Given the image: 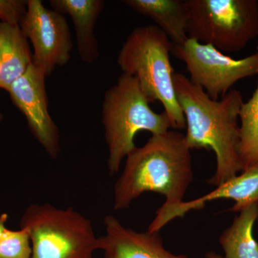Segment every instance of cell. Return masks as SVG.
Returning a JSON list of instances; mask_svg holds the SVG:
<instances>
[{
    "label": "cell",
    "instance_id": "cell-3",
    "mask_svg": "<svg viewBox=\"0 0 258 258\" xmlns=\"http://www.w3.org/2000/svg\"><path fill=\"white\" fill-rule=\"evenodd\" d=\"M172 49V42L157 25L139 27L127 37L117 62L123 74L137 80L150 102H160L171 128L183 129L186 120L176 99L170 61Z\"/></svg>",
    "mask_w": 258,
    "mask_h": 258
},
{
    "label": "cell",
    "instance_id": "cell-2",
    "mask_svg": "<svg viewBox=\"0 0 258 258\" xmlns=\"http://www.w3.org/2000/svg\"><path fill=\"white\" fill-rule=\"evenodd\" d=\"M193 180L191 149L176 131L152 135L143 147L126 157L113 189V208L125 210L147 191L164 195L163 207L184 201Z\"/></svg>",
    "mask_w": 258,
    "mask_h": 258
},
{
    "label": "cell",
    "instance_id": "cell-21",
    "mask_svg": "<svg viewBox=\"0 0 258 258\" xmlns=\"http://www.w3.org/2000/svg\"><path fill=\"white\" fill-rule=\"evenodd\" d=\"M3 115L1 113H0V122H1V120H3Z\"/></svg>",
    "mask_w": 258,
    "mask_h": 258
},
{
    "label": "cell",
    "instance_id": "cell-10",
    "mask_svg": "<svg viewBox=\"0 0 258 258\" xmlns=\"http://www.w3.org/2000/svg\"><path fill=\"white\" fill-rule=\"evenodd\" d=\"M232 200L235 205L229 210L239 212L258 203V164L242 171L240 175L219 185L213 191L191 201L181 202L173 206H161L149 226V232H159L171 221L183 217L191 210H202L206 203L217 200Z\"/></svg>",
    "mask_w": 258,
    "mask_h": 258
},
{
    "label": "cell",
    "instance_id": "cell-4",
    "mask_svg": "<svg viewBox=\"0 0 258 258\" xmlns=\"http://www.w3.org/2000/svg\"><path fill=\"white\" fill-rule=\"evenodd\" d=\"M137 80L122 74L114 86L105 93L102 120L108 149V169L111 175L119 171L122 161L137 148L135 136L147 131L152 135L171 128L165 112L156 113Z\"/></svg>",
    "mask_w": 258,
    "mask_h": 258
},
{
    "label": "cell",
    "instance_id": "cell-6",
    "mask_svg": "<svg viewBox=\"0 0 258 258\" xmlns=\"http://www.w3.org/2000/svg\"><path fill=\"white\" fill-rule=\"evenodd\" d=\"M188 38L235 52L258 37L257 0H185Z\"/></svg>",
    "mask_w": 258,
    "mask_h": 258
},
{
    "label": "cell",
    "instance_id": "cell-18",
    "mask_svg": "<svg viewBox=\"0 0 258 258\" xmlns=\"http://www.w3.org/2000/svg\"><path fill=\"white\" fill-rule=\"evenodd\" d=\"M27 2L22 0H0V22L20 24L26 13Z\"/></svg>",
    "mask_w": 258,
    "mask_h": 258
},
{
    "label": "cell",
    "instance_id": "cell-16",
    "mask_svg": "<svg viewBox=\"0 0 258 258\" xmlns=\"http://www.w3.org/2000/svg\"><path fill=\"white\" fill-rule=\"evenodd\" d=\"M239 120L238 154L243 171L258 164V82L252 97L241 107Z\"/></svg>",
    "mask_w": 258,
    "mask_h": 258
},
{
    "label": "cell",
    "instance_id": "cell-14",
    "mask_svg": "<svg viewBox=\"0 0 258 258\" xmlns=\"http://www.w3.org/2000/svg\"><path fill=\"white\" fill-rule=\"evenodd\" d=\"M122 3L154 20L173 45H182L188 40L185 0H124Z\"/></svg>",
    "mask_w": 258,
    "mask_h": 258
},
{
    "label": "cell",
    "instance_id": "cell-17",
    "mask_svg": "<svg viewBox=\"0 0 258 258\" xmlns=\"http://www.w3.org/2000/svg\"><path fill=\"white\" fill-rule=\"evenodd\" d=\"M28 231L7 230L0 241V258H31L32 247Z\"/></svg>",
    "mask_w": 258,
    "mask_h": 258
},
{
    "label": "cell",
    "instance_id": "cell-20",
    "mask_svg": "<svg viewBox=\"0 0 258 258\" xmlns=\"http://www.w3.org/2000/svg\"><path fill=\"white\" fill-rule=\"evenodd\" d=\"M205 258H225L220 254L216 253L214 251H210L205 254Z\"/></svg>",
    "mask_w": 258,
    "mask_h": 258
},
{
    "label": "cell",
    "instance_id": "cell-7",
    "mask_svg": "<svg viewBox=\"0 0 258 258\" xmlns=\"http://www.w3.org/2000/svg\"><path fill=\"white\" fill-rule=\"evenodd\" d=\"M183 61L190 81L203 88L212 100L225 96L240 80L258 75V51L242 59H234L208 44L188 38L171 51Z\"/></svg>",
    "mask_w": 258,
    "mask_h": 258
},
{
    "label": "cell",
    "instance_id": "cell-13",
    "mask_svg": "<svg viewBox=\"0 0 258 258\" xmlns=\"http://www.w3.org/2000/svg\"><path fill=\"white\" fill-rule=\"evenodd\" d=\"M32 62L28 38L20 25L0 22V88L8 91Z\"/></svg>",
    "mask_w": 258,
    "mask_h": 258
},
{
    "label": "cell",
    "instance_id": "cell-5",
    "mask_svg": "<svg viewBox=\"0 0 258 258\" xmlns=\"http://www.w3.org/2000/svg\"><path fill=\"white\" fill-rule=\"evenodd\" d=\"M20 225L30 235L31 258H92L99 249L92 222L72 208L30 205Z\"/></svg>",
    "mask_w": 258,
    "mask_h": 258
},
{
    "label": "cell",
    "instance_id": "cell-1",
    "mask_svg": "<svg viewBox=\"0 0 258 258\" xmlns=\"http://www.w3.org/2000/svg\"><path fill=\"white\" fill-rule=\"evenodd\" d=\"M174 85L186 120V144L191 150L212 149L216 157V171L208 182L217 186L235 177L242 171L238 154L242 93L231 89L221 99L212 100L181 73H174Z\"/></svg>",
    "mask_w": 258,
    "mask_h": 258
},
{
    "label": "cell",
    "instance_id": "cell-12",
    "mask_svg": "<svg viewBox=\"0 0 258 258\" xmlns=\"http://www.w3.org/2000/svg\"><path fill=\"white\" fill-rule=\"evenodd\" d=\"M52 10L72 18L76 32L80 57L93 63L99 57L98 41L94 34L97 20L105 8L103 0H51Z\"/></svg>",
    "mask_w": 258,
    "mask_h": 258
},
{
    "label": "cell",
    "instance_id": "cell-11",
    "mask_svg": "<svg viewBox=\"0 0 258 258\" xmlns=\"http://www.w3.org/2000/svg\"><path fill=\"white\" fill-rule=\"evenodd\" d=\"M104 224L106 235L98 237V243L105 258H189L167 250L159 232H137L111 215L106 217Z\"/></svg>",
    "mask_w": 258,
    "mask_h": 258
},
{
    "label": "cell",
    "instance_id": "cell-22",
    "mask_svg": "<svg viewBox=\"0 0 258 258\" xmlns=\"http://www.w3.org/2000/svg\"><path fill=\"white\" fill-rule=\"evenodd\" d=\"M257 220H258V217H257Z\"/></svg>",
    "mask_w": 258,
    "mask_h": 258
},
{
    "label": "cell",
    "instance_id": "cell-8",
    "mask_svg": "<svg viewBox=\"0 0 258 258\" xmlns=\"http://www.w3.org/2000/svg\"><path fill=\"white\" fill-rule=\"evenodd\" d=\"M19 25L33 46V64L46 76L69 62L73 42L63 15L45 8L41 0H28Z\"/></svg>",
    "mask_w": 258,
    "mask_h": 258
},
{
    "label": "cell",
    "instance_id": "cell-15",
    "mask_svg": "<svg viewBox=\"0 0 258 258\" xmlns=\"http://www.w3.org/2000/svg\"><path fill=\"white\" fill-rule=\"evenodd\" d=\"M257 217L258 203L249 205L222 232L219 242L225 258H258V243L253 236Z\"/></svg>",
    "mask_w": 258,
    "mask_h": 258
},
{
    "label": "cell",
    "instance_id": "cell-9",
    "mask_svg": "<svg viewBox=\"0 0 258 258\" xmlns=\"http://www.w3.org/2000/svg\"><path fill=\"white\" fill-rule=\"evenodd\" d=\"M46 75L32 64L11 85L8 92L15 106L23 113L29 128L49 156L56 159L60 152V133L48 111Z\"/></svg>",
    "mask_w": 258,
    "mask_h": 258
},
{
    "label": "cell",
    "instance_id": "cell-19",
    "mask_svg": "<svg viewBox=\"0 0 258 258\" xmlns=\"http://www.w3.org/2000/svg\"><path fill=\"white\" fill-rule=\"evenodd\" d=\"M8 219V215L7 214H3L0 215V241L3 238L8 229L5 227V223Z\"/></svg>",
    "mask_w": 258,
    "mask_h": 258
}]
</instances>
